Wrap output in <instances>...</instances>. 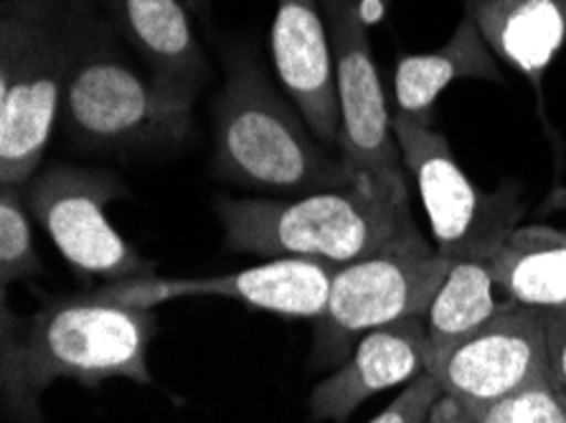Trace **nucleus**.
I'll list each match as a JSON object with an SVG mask.
<instances>
[{
  "label": "nucleus",
  "mask_w": 566,
  "mask_h": 423,
  "mask_svg": "<svg viewBox=\"0 0 566 423\" xmlns=\"http://www.w3.org/2000/svg\"><path fill=\"white\" fill-rule=\"evenodd\" d=\"M495 59L528 80L544 107V76L566 43V0H465Z\"/></svg>",
  "instance_id": "15"
},
{
  "label": "nucleus",
  "mask_w": 566,
  "mask_h": 423,
  "mask_svg": "<svg viewBox=\"0 0 566 423\" xmlns=\"http://www.w3.org/2000/svg\"><path fill=\"white\" fill-rule=\"evenodd\" d=\"M328 21L340 107L338 150L356 178L391 193H407V168L394 137L391 112L376 68L364 11L356 0H321Z\"/></svg>",
  "instance_id": "9"
},
{
  "label": "nucleus",
  "mask_w": 566,
  "mask_h": 423,
  "mask_svg": "<svg viewBox=\"0 0 566 423\" xmlns=\"http://www.w3.org/2000/svg\"><path fill=\"white\" fill-rule=\"evenodd\" d=\"M31 219L33 215L23 201V188L0 186V287L6 292L13 282L44 274Z\"/></svg>",
  "instance_id": "19"
},
{
  "label": "nucleus",
  "mask_w": 566,
  "mask_h": 423,
  "mask_svg": "<svg viewBox=\"0 0 566 423\" xmlns=\"http://www.w3.org/2000/svg\"><path fill=\"white\" fill-rule=\"evenodd\" d=\"M562 395H564V403H566V393L564 391H562Z\"/></svg>",
  "instance_id": "26"
},
{
  "label": "nucleus",
  "mask_w": 566,
  "mask_h": 423,
  "mask_svg": "<svg viewBox=\"0 0 566 423\" xmlns=\"http://www.w3.org/2000/svg\"><path fill=\"white\" fill-rule=\"evenodd\" d=\"M229 252L343 266L417 229L409 193L358 183L287 198H219Z\"/></svg>",
  "instance_id": "4"
},
{
  "label": "nucleus",
  "mask_w": 566,
  "mask_h": 423,
  "mask_svg": "<svg viewBox=\"0 0 566 423\" xmlns=\"http://www.w3.org/2000/svg\"><path fill=\"white\" fill-rule=\"evenodd\" d=\"M458 80L503 82L499 59L480 36L478 25L462 15L444 46L432 54H405L394 68V115L417 125H432L437 97Z\"/></svg>",
  "instance_id": "16"
},
{
  "label": "nucleus",
  "mask_w": 566,
  "mask_h": 423,
  "mask_svg": "<svg viewBox=\"0 0 566 423\" xmlns=\"http://www.w3.org/2000/svg\"><path fill=\"white\" fill-rule=\"evenodd\" d=\"M424 317H405L358 340L336 373L313 388L307 409L313 421L348 423L361 405L389 388L409 385L427 370Z\"/></svg>",
  "instance_id": "13"
},
{
  "label": "nucleus",
  "mask_w": 566,
  "mask_h": 423,
  "mask_svg": "<svg viewBox=\"0 0 566 423\" xmlns=\"http://www.w3.org/2000/svg\"><path fill=\"white\" fill-rule=\"evenodd\" d=\"M386 3H389V0H379V8H384Z\"/></svg>",
  "instance_id": "25"
},
{
  "label": "nucleus",
  "mask_w": 566,
  "mask_h": 423,
  "mask_svg": "<svg viewBox=\"0 0 566 423\" xmlns=\"http://www.w3.org/2000/svg\"><path fill=\"white\" fill-rule=\"evenodd\" d=\"M99 0L0 3V186L36 176Z\"/></svg>",
  "instance_id": "2"
},
{
  "label": "nucleus",
  "mask_w": 566,
  "mask_h": 423,
  "mask_svg": "<svg viewBox=\"0 0 566 423\" xmlns=\"http://www.w3.org/2000/svg\"><path fill=\"white\" fill-rule=\"evenodd\" d=\"M391 125L407 176L415 178L422 195L437 252L450 262H488L526 211L516 188L505 186L493 193L478 188L454 160L448 137L432 125L405 117H391Z\"/></svg>",
  "instance_id": "7"
},
{
  "label": "nucleus",
  "mask_w": 566,
  "mask_h": 423,
  "mask_svg": "<svg viewBox=\"0 0 566 423\" xmlns=\"http://www.w3.org/2000/svg\"><path fill=\"white\" fill-rule=\"evenodd\" d=\"M495 287L544 315H566V229L518 226L488 258Z\"/></svg>",
  "instance_id": "17"
},
{
  "label": "nucleus",
  "mask_w": 566,
  "mask_h": 423,
  "mask_svg": "<svg viewBox=\"0 0 566 423\" xmlns=\"http://www.w3.org/2000/svg\"><path fill=\"white\" fill-rule=\"evenodd\" d=\"M468 413L475 423H566L564 395L554 381L521 388Z\"/></svg>",
  "instance_id": "20"
},
{
  "label": "nucleus",
  "mask_w": 566,
  "mask_h": 423,
  "mask_svg": "<svg viewBox=\"0 0 566 423\" xmlns=\"http://www.w3.org/2000/svg\"><path fill=\"white\" fill-rule=\"evenodd\" d=\"M213 168L231 183L280 198L361 183L247 56L229 64L213 102Z\"/></svg>",
  "instance_id": "3"
},
{
  "label": "nucleus",
  "mask_w": 566,
  "mask_h": 423,
  "mask_svg": "<svg viewBox=\"0 0 566 423\" xmlns=\"http://www.w3.org/2000/svg\"><path fill=\"white\" fill-rule=\"evenodd\" d=\"M495 289L499 287L488 269V262L462 258L450 264L448 276L424 313L427 350H430L427 370L499 313L503 302L495 299Z\"/></svg>",
  "instance_id": "18"
},
{
  "label": "nucleus",
  "mask_w": 566,
  "mask_h": 423,
  "mask_svg": "<svg viewBox=\"0 0 566 423\" xmlns=\"http://www.w3.org/2000/svg\"><path fill=\"white\" fill-rule=\"evenodd\" d=\"M338 266L305 262V258H270L250 269L213 276H140L109 282L87 292L109 305L156 309L166 302L219 297L250 305L262 313L287 319H311L325 313L333 272Z\"/></svg>",
  "instance_id": "10"
},
{
  "label": "nucleus",
  "mask_w": 566,
  "mask_h": 423,
  "mask_svg": "<svg viewBox=\"0 0 566 423\" xmlns=\"http://www.w3.org/2000/svg\"><path fill=\"white\" fill-rule=\"evenodd\" d=\"M99 6L160 89L193 107L209 80V64L184 0H99Z\"/></svg>",
  "instance_id": "14"
},
{
  "label": "nucleus",
  "mask_w": 566,
  "mask_h": 423,
  "mask_svg": "<svg viewBox=\"0 0 566 423\" xmlns=\"http://www.w3.org/2000/svg\"><path fill=\"white\" fill-rule=\"evenodd\" d=\"M442 399V388L437 383V378L424 370L422 376H417L415 381L405 385L397 399H394L381 413L368 423H427L434 403Z\"/></svg>",
  "instance_id": "21"
},
{
  "label": "nucleus",
  "mask_w": 566,
  "mask_h": 423,
  "mask_svg": "<svg viewBox=\"0 0 566 423\" xmlns=\"http://www.w3.org/2000/svg\"><path fill=\"white\" fill-rule=\"evenodd\" d=\"M427 423H475V421L465 409H462L458 401L442 393V399L434 403V409L430 413V421H427Z\"/></svg>",
  "instance_id": "23"
},
{
  "label": "nucleus",
  "mask_w": 566,
  "mask_h": 423,
  "mask_svg": "<svg viewBox=\"0 0 566 423\" xmlns=\"http://www.w3.org/2000/svg\"><path fill=\"white\" fill-rule=\"evenodd\" d=\"M544 315V313H542ZM552 381L566 393V315H544Z\"/></svg>",
  "instance_id": "22"
},
{
  "label": "nucleus",
  "mask_w": 566,
  "mask_h": 423,
  "mask_svg": "<svg viewBox=\"0 0 566 423\" xmlns=\"http://www.w3.org/2000/svg\"><path fill=\"white\" fill-rule=\"evenodd\" d=\"M21 188L33 221L76 274L107 284L156 274V262L127 244L107 219V205L127 195L113 170L54 162Z\"/></svg>",
  "instance_id": "8"
},
{
  "label": "nucleus",
  "mask_w": 566,
  "mask_h": 423,
  "mask_svg": "<svg viewBox=\"0 0 566 423\" xmlns=\"http://www.w3.org/2000/svg\"><path fill=\"white\" fill-rule=\"evenodd\" d=\"M430 373L465 411L552 381L544 315L505 299L483 327L444 352Z\"/></svg>",
  "instance_id": "11"
},
{
  "label": "nucleus",
  "mask_w": 566,
  "mask_h": 423,
  "mask_svg": "<svg viewBox=\"0 0 566 423\" xmlns=\"http://www.w3.org/2000/svg\"><path fill=\"white\" fill-rule=\"evenodd\" d=\"M158 332L153 309L109 305L90 295L54 299L19 319L3 289L0 385L6 411L19 423H41L39 399L54 381L97 388L105 381L150 385L148 350Z\"/></svg>",
  "instance_id": "1"
},
{
  "label": "nucleus",
  "mask_w": 566,
  "mask_h": 423,
  "mask_svg": "<svg viewBox=\"0 0 566 423\" xmlns=\"http://www.w3.org/2000/svg\"><path fill=\"white\" fill-rule=\"evenodd\" d=\"M123 43L99 11L64 86L59 125L66 140L107 155L181 148L193 107L168 97L148 68L130 62Z\"/></svg>",
  "instance_id": "5"
},
{
  "label": "nucleus",
  "mask_w": 566,
  "mask_h": 423,
  "mask_svg": "<svg viewBox=\"0 0 566 423\" xmlns=\"http://www.w3.org/2000/svg\"><path fill=\"white\" fill-rule=\"evenodd\" d=\"M450 258L419 229L333 272L328 305L313 322V368L346 360L358 340L405 317H424L450 272Z\"/></svg>",
  "instance_id": "6"
},
{
  "label": "nucleus",
  "mask_w": 566,
  "mask_h": 423,
  "mask_svg": "<svg viewBox=\"0 0 566 423\" xmlns=\"http://www.w3.org/2000/svg\"><path fill=\"white\" fill-rule=\"evenodd\" d=\"M272 59L282 86L305 123L325 145H338L336 66L321 0H277Z\"/></svg>",
  "instance_id": "12"
},
{
  "label": "nucleus",
  "mask_w": 566,
  "mask_h": 423,
  "mask_svg": "<svg viewBox=\"0 0 566 423\" xmlns=\"http://www.w3.org/2000/svg\"><path fill=\"white\" fill-rule=\"evenodd\" d=\"M186 8H203L209 0H184Z\"/></svg>",
  "instance_id": "24"
}]
</instances>
